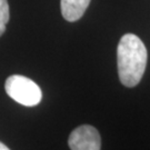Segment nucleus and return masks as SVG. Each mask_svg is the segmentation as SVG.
Masks as SVG:
<instances>
[{
	"label": "nucleus",
	"instance_id": "1",
	"mask_svg": "<svg viewBox=\"0 0 150 150\" xmlns=\"http://www.w3.org/2000/svg\"><path fill=\"white\" fill-rule=\"evenodd\" d=\"M148 60L147 48L138 36L123 35L117 48L119 79L123 86L132 88L140 82Z\"/></svg>",
	"mask_w": 150,
	"mask_h": 150
},
{
	"label": "nucleus",
	"instance_id": "2",
	"mask_svg": "<svg viewBox=\"0 0 150 150\" xmlns=\"http://www.w3.org/2000/svg\"><path fill=\"white\" fill-rule=\"evenodd\" d=\"M5 89L11 99L26 107L37 106L42 99L40 87L25 76L12 75L8 77L5 83Z\"/></svg>",
	"mask_w": 150,
	"mask_h": 150
},
{
	"label": "nucleus",
	"instance_id": "3",
	"mask_svg": "<svg viewBox=\"0 0 150 150\" xmlns=\"http://www.w3.org/2000/svg\"><path fill=\"white\" fill-rule=\"evenodd\" d=\"M68 145L71 150H100L101 138L95 127L82 125L70 134Z\"/></svg>",
	"mask_w": 150,
	"mask_h": 150
},
{
	"label": "nucleus",
	"instance_id": "4",
	"mask_svg": "<svg viewBox=\"0 0 150 150\" xmlns=\"http://www.w3.org/2000/svg\"><path fill=\"white\" fill-rule=\"evenodd\" d=\"M89 4L90 0H60L62 17L69 22L77 21L83 16Z\"/></svg>",
	"mask_w": 150,
	"mask_h": 150
},
{
	"label": "nucleus",
	"instance_id": "5",
	"mask_svg": "<svg viewBox=\"0 0 150 150\" xmlns=\"http://www.w3.org/2000/svg\"><path fill=\"white\" fill-rule=\"evenodd\" d=\"M10 12H9V5L7 0H0V37L5 33L6 25L9 21Z\"/></svg>",
	"mask_w": 150,
	"mask_h": 150
},
{
	"label": "nucleus",
	"instance_id": "6",
	"mask_svg": "<svg viewBox=\"0 0 150 150\" xmlns=\"http://www.w3.org/2000/svg\"><path fill=\"white\" fill-rule=\"evenodd\" d=\"M0 150H10L5 144H2V142H0Z\"/></svg>",
	"mask_w": 150,
	"mask_h": 150
}]
</instances>
